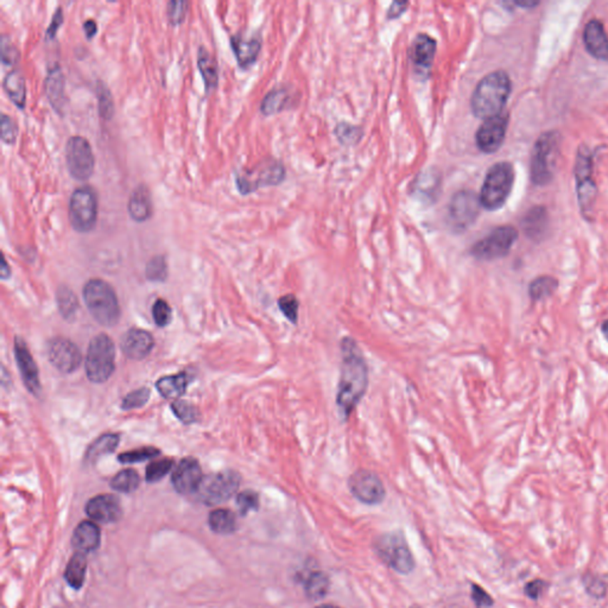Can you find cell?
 Returning <instances> with one entry per match:
<instances>
[{"label": "cell", "mask_w": 608, "mask_h": 608, "mask_svg": "<svg viewBox=\"0 0 608 608\" xmlns=\"http://www.w3.org/2000/svg\"><path fill=\"white\" fill-rule=\"evenodd\" d=\"M1 60L7 66H14L19 60V51L6 37L1 39Z\"/></svg>", "instance_id": "52"}, {"label": "cell", "mask_w": 608, "mask_h": 608, "mask_svg": "<svg viewBox=\"0 0 608 608\" xmlns=\"http://www.w3.org/2000/svg\"><path fill=\"white\" fill-rule=\"evenodd\" d=\"M9 276H10V270H9V266H7L6 260L4 259L3 268H1V277H3V278H6V277Z\"/></svg>", "instance_id": "59"}, {"label": "cell", "mask_w": 608, "mask_h": 608, "mask_svg": "<svg viewBox=\"0 0 608 608\" xmlns=\"http://www.w3.org/2000/svg\"><path fill=\"white\" fill-rule=\"evenodd\" d=\"M118 445H119V435L117 434H105L100 436L99 439L94 441L92 446L87 450L85 455L86 461L94 462L96 459H99L100 456L107 455L114 452Z\"/></svg>", "instance_id": "33"}, {"label": "cell", "mask_w": 608, "mask_h": 608, "mask_svg": "<svg viewBox=\"0 0 608 608\" xmlns=\"http://www.w3.org/2000/svg\"><path fill=\"white\" fill-rule=\"evenodd\" d=\"M168 276V265L163 255H156L146 265V277L152 282H163Z\"/></svg>", "instance_id": "42"}, {"label": "cell", "mask_w": 608, "mask_h": 608, "mask_svg": "<svg viewBox=\"0 0 608 608\" xmlns=\"http://www.w3.org/2000/svg\"><path fill=\"white\" fill-rule=\"evenodd\" d=\"M141 484L139 474L133 470H124L119 472L111 481V486L118 492L130 493L138 488Z\"/></svg>", "instance_id": "36"}, {"label": "cell", "mask_w": 608, "mask_h": 608, "mask_svg": "<svg viewBox=\"0 0 608 608\" xmlns=\"http://www.w3.org/2000/svg\"><path fill=\"white\" fill-rule=\"evenodd\" d=\"M518 6L523 7H534L538 5V1H532V0H523V1H516Z\"/></svg>", "instance_id": "58"}, {"label": "cell", "mask_w": 608, "mask_h": 608, "mask_svg": "<svg viewBox=\"0 0 608 608\" xmlns=\"http://www.w3.org/2000/svg\"><path fill=\"white\" fill-rule=\"evenodd\" d=\"M375 547L379 557L393 570L409 574L414 569V557L405 538L400 532L382 534L375 541Z\"/></svg>", "instance_id": "7"}, {"label": "cell", "mask_w": 608, "mask_h": 608, "mask_svg": "<svg viewBox=\"0 0 608 608\" xmlns=\"http://www.w3.org/2000/svg\"><path fill=\"white\" fill-rule=\"evenodd\" d=\"M288 100H289V94L285 89H275L264 98L260 110L265 116L277 113L283 110Z\"/></svg>", "instance_id": "37"}, {"label": "cell", "mask_w": 608, "mask_h": 608, "mask_svg": "<svg viewBox=\"0 0 608 608\" xmlns=\"http://www.w3.org/2000/svg\"><path fill=\"white\" fill-rule=\"evenodd\" d=\"M318 608H339V607H335V606H333V605H321V606H318Z\"/></svg>", "instance_id": "61"}, {"label": "cell", "mask_w": 608, "mask_h": 608, "mask_svg": "<svg viewBox=\"0 0 608 608\" xmlns=\"http://www.w3.org/2000/svg\"><path fill=\"white\" fill-rule=\"evenodd\" d=\"M62 23H64V14H62V9L59 7L55 14H54L51 23H50L49 26L46 29V39H55V36H56L57 31H59V29H60Z\"/></svg>", "instance_id": "55"}, {"label": "cell", "mask_w": 608, "mask_h": 608, "mask_svg": "<svg viewBox=\"0 0 608 608\" xmlns=\"http://www.w3.org/2000/svg\"><path fill=\"white\" fill-rule=\"evenodd\" d=\"M173 466V460L162 459L153 461L146 467V479L148 482H157L169 473Z\"/></svg>", "instance_id": "40"}, {"label": "cell", "mask_w": 608, "mask_h": 608, "mask_svg": "<svg viewBox=\"0 0 608 608\" xmlns=\"http://www.w3.org/2000/svg\"><path fill=\"white\" fill-rule=\"evenodd\" d=\"M4 91L9 99L18 107L24 108L26 103V85L25 78L18 71H12L4 78Z\"/></svg>", "instance_id": "27"}, {"label": "cell", "mask_w": 608, "mask_h": 608, "mask_svg": "<svg viewBox=\"0 0 608 608\" xmlns=\"http://www.w3.org/2000/svg\"><path fill=\"white\" fill-rule=\"evenodd\" d=\"M209 527L216 534H232L237 529V520L230 510H216L209 516Z\"/></svg>", "instance_id": "34"}, {"label": "cell", "mask_w": 608, "mask_h": 608, "mask_svg": "<svg viewBox=\"0 0 608 608\" xmlns=\"http://www.w3.org/2000/svg\"><path fill=\"white\" fill-rule=\"evenodd\" d=\"M198 71L201 73L202 78L205 82L206 89L216 88L219 82V73H218V64L214 57L202 46L198 50Z\"/></svg>", "instance_id": "30"}, {"label": "cell", "mask_w": 608, "mask_h": 608, "mask_svg": "<svg viewBox=\"0 0 608 608\" xmlns=\"http://www.w3.org/2000/svg\"><path fill=\"white\" fill-rule=\"evenodd\" d=\"M409 4L407 3H400V1H395L391 5V7L389 9V12H387V18L389 19H392V18L400 17V14L405 12L407 10V7Z\"/></svg>", "instance_id": "56"}, {"label": "cell", "mask_w": 608, "mask_h": 608, "mask_svg": "<svg viewBox=\"0 0 608 608\" xmlns=\"http://www.w3.org/2000/svg\"><path fill=\"white\" fill-rule=\"evenodd\" d=\"M187 1H169L166 14L170 23L173 25L181 24L187 14Z\"/></svg>", "instance_id": "49"}, {"label": "cell", "mask_w": 608, "mask_h": 608, "mask_svg": "<svg viewBox=\"0 0 608 608\" xmlns=\"http://www.w3.org/2000/svg\"><path fill=\"white\" fill-rule=\"evenodd\" d=\"M305 594L311 600H318L328 593L329 580L325 574L321 572L311 573L305 580Z\"/></svg>", "instance_id": "35"}, {"label": "cell", "mask_w": 608, "mask_h": 608, "mask_svg": "<svg viewBox=\"0 0 608 608\" xmlns=\"http://www.w3.org/2000/svg\"><path fill=\"white\" fill-rule=\"evenodd\" d=\"M591 152L581 148L577 153V166H575V176H577V196L581 212L586 218H592L594 211L595 198H597V186L592 176Z\"/></svg>", "instance_id": "12"}, {"label": "cell", "mask_w": 608, "mask_h": 608, "mask_svg": "<svg viewBox=\"0 0 608 608\" xmlns=\"http://www.w3.org/2000/svg\"><path fill=\"white\" fill-rule=\"evenodd\" d=\"M86 512L99 523H114L121 520L123 510L117 497L101 495L89 500L86 506Z\"/></svg>", "instance_id": "19"}, {"label": "cell", "mask_w": 608, "mask_h": 608, "mask_svg": "<svg viewBox=\"0 0 608 608\" xmlns=\"http://www.w3.org/2000/svg\"><path fill=\"white\" fill-rule=\"evenodd\" d=\"M202 472L198 460L186 457L182 460L173 473V485L181 495H189L198 491L201 484Z\"/></svg>", "instance_id": "17"}, {"label": "cell", "mask_w": 608, "mask_h": 608, "mask_svg": "<svg viewBox=\"0 0 608 608\" xmlns=\"http://www.w3.org/2000/svg\"><path fill=\"white\" fill-rule=\"evenodd\" d=\"M517 239L518 232L515 227H497L472 246L470 255L481 262H492L504 258L509 255Z\"/></svg>", "instance_id": "8"}, {"label": "cell", "mask_w": 608, "mask_h": 608, "mask_svg": "<svg viewBox=\"0 0 608 608\" xmlns=\"http://www.w3.org/2000/svg\"><path fill=\"white\" fill-rule=\"evenodd\" d=\"M559 288V280L552 276H539L534 278L529 285V296L531 301H543L555 294Z\"/></svg>", "instance_id": "31"}, {"label": "cell", "mask_w": 608, "mask_h": 608, "mask_svg": "<svg viewBox=\"0 0 608 608\" xmlns=\"http://www.w3.org/2000/svg\"><path fill=\"white\" fill-rule=\"evenodd\" d=\"M339 382L336 390V407L343 421H348L364 398L368 387V366L357 341L343 336L340 341Z\"/></svg>", "instance_id": "1"}, {"label": "cell", "mask_w": 608, "mask_h": 608, "mask_svg": "<svg viewBox=\"0 0 608 608\" xmlns=\"http://www.w3.org/2000/svg\"><path fill=\"white\" fill-rule=\"evenodd\" d=\"M480 198L472 191H459L450 201V216L452 225L457 230H466L477 219L480 209Z\"/></svg>", "instance_id": "14"}, {"label": "cell", "mask_w": 608, "mask_h": 608, "mask_svg": "<svg viewBox=\"0 0 608 608\" xmlns=\"http://www.w3.org/2000/svg\"><path fill=\"white\" fill-rule=\"evenodd\" d=\"M278 307L282 314L285 316L288 321L296 325L298 321V309H300V301L294 294H287L278 300Z\"/></svg>", "instance_id": "41"}, {"label": "cell", "mask_w": 608, "mask_h": 608, "mask_svg": "<svg viewBox=\"0 0 608 608\" xmlns=\"http://www.w3.org/2000/svg\"><path fill=\"white\" fill-rule=\"evenodd\" d=\"M158 454L159 450H156L153 447H144V448L130 450V452H126V453L121 454V455L118 456V459L123 463L141 462V461H144V460L152 459V457H155Z\"/></svg>", "instance_id": "43"}, {"label": "cell", "mask_w": 608, "mask_h": 608, "mask_svg": "<svg viewBox=\"0 0 608 608\" xmlns=\"http://www.w3.org/2000/svg\"><path fill=\"white\" fill-rule=\"evenodd\" d=\"M83 298L89 313L100 325L106 327L117 325L121 318V307L110 284L101 280H89L83 288Z\"/></svg>", "instance_id": "3"}, {"label": "cell", "mask_w": 608, "mask_h": 608, "mask_svg": "<svg viewBox=\"0 0 608 608\" xmlns=\"http://www.w3.org/2000/svg\"><path fill=\"white\" fill-rule=\"evenodd\" d=\"M121 347L126 357L141 360L148 357L151 352L153 338L142 329H131L123 336Z\"/></svg>", "instance_id": "20"}, {"label": "cell", "mask_w": 608, "mask_h": 608, "mask_svg": "<svg viewBox=\"0 0 608 608\" xmlns=\"http://www.w3.org/2000/svg\"><path fill=\"white\" fill-rule=\"evenodd\" d=\"M559 142L557 132H545L534 144L531 159V177L534 183L544 186L552 181L559 153Z\"/></svg>", "instance_id": "6"}, {"label": "cell", "mask_w": 608, "mask_h": 608, "mask_svg": "<svg viewBox=\"0 0 608 608\" xmlns=\"http://www.w3.org/2000/svg\"><path fill=\"white\" fill-rule=\"evenodd\" d=\"M152 315H153L157 325L166 327L171 321L173 311H171L169 304L166 303L164 300H157L152 307Z\"/></svg>", "instance_id": "48"}, {"label": "cell", "mask_w": 608, "mask_h": 608, "mask_svg": "<svg viewBox=\"0 0 608 608\" xmlns=\"http://www.w3.org/2000/svg\"><path fill=\"white\" fill-rule=\"evenodd\" d=\"M188 375L186 373H180L176 375H168L163 377L157 382V390L166 400H176L182 396L187 390Z\"/></svg>", "instance_id": "28"}, {"label": "cell", "mask_w": 608, "mask_h": 608, "mask_svg": "<svg viewBox=\"0 0 608 608\" xmlns=\"http://www.w3.org/2000/svg\"><path fill=\"white\" fill-rule=\"evenodd\" d=\"M348 488L354 498L368 505H378L385 499L382 481L372 470H355L348 479Z\"/></svg>", "instance_id": "13"}, {"label": "cell", "mask_w": 608, "mask_h": 608, "mask_svg": "<svg viewBox=\"0 0 608 608\" xmlns=\"http://www.w3.org/2000/svg\"><path fill=\"white\" fill-rule=\"evenodd\" d=\"M100 537V529L96 524L82 522L73 534V547L81 554L93 552L99 547Z\"/></svg>", "instance_id": "24"}, {"label": "cell", "mask_w": 608, "mask_h": 608, "mask_svg": "<svg viewBox=\"0 0 608 608\" xmlns=\"http://www.w3.org/2000/svg\"><path fill=\"white\" fill-rule=\"evenodd\" d=\"M232 48L240 67H248L258 57L259 51H260V41L257 39H245L241 37H233Z\"/></svg>", "instance_id": "26"}, {"label": "cell", "mask_w": 608, "mask_h": 608, "mask_svg": "<svg viewBox=\"0 0 608 608\" xmlns=\"http://www.w3.org/2000/svg\"><path fill=\"white\" fill-rule=\"evenodd\" d=\"M582 580H584V586L586 588V592L591 597L597 599L605 597L606 593H607V587H606V584L604 581L600 580L599 577H594V575H592V574L584 575Z\"/></svg>", "instance_id": "47"}, {"label": "cell", "mask_w": 608, "mask_h": 608, "mask_svg": "<svg viewBox=\"0 0 608 608\" xmlns=\"http://www.w3.org/2000/svg\"><path fill=\"white\" fill-rule=\"evenodd\" d=\"M436 54V41L432 36L420 34L412 42L410 50L411 61L415 67L421 71L430 69Z\"/></svg>", "instance_id": "22"}, {"label": "cell", "mask_w": 608, "mask_h": 608, "mask_svg": "<svg viewBox=\"0 0 608 608\" xmlns=\"http://www.w3.org/2000/svg\"><path fill=\"white\" fill-rule=\"evenodd\" d=\"M96 96H98V103H99V113L101 118L110 121L113 117L114 103L110 89L106 85L99 83L96 86Z\"/></svg>", "instance_id": "39"}, {"label": "cell", "mask_w": 608, "mask_h": 608, "mask_svg": "<svg viewBox=\"0 0 608 608\" xmlns=\"http://www.w3.org/2000/svg\"><path fill=\"white\" fill-rule=\"evenodd\" d=\"M171 407L177 417L186 425H191L193 422L198 421V410L188 402L177 400L171 405Z\"/></svg>", "instance_id": "45"}, {"label": "cell", "mask_w": 608, "mask_h": 608, "mask_svg": "<svg viewBox=\"0 0 608 608\" xmlns=\"http://www.w3.org/2000/svg\"><path fill=\"white\" fill-rule=\"evenodd\" d=\"M524 230L531 239L543 237L548 227V214L543 207H534L524 218Z\"/></svg>", "instance_id": "29"}, {"label": "cell", "mask_w": 608, "mask_h": 608, "mask_svg": "<svg viewBox=\"0 0 608 608\" xmlns=\"http://www.w3.org/2000/svg\"><path fill=\"white\" fill-rule=\"evenodd\" d=\"M57 303L60 308L61 314L66 320L73 318L78 311V298L67 288H62L57 291Z\"/></svg>", "instance_id": "38"}, {"label": "cell", "mask_w": 608, "mask_h": 608, "mask_svg": "<svg viewBox=\"0 0 608 608\" xmlns=\"http://www.w3.org/2000/svg\"><path fill=\"white\" fill-rule=\"evenodd\" d=\"M48 358L50 363L64 373H71L81 364V352L71 340L56 338L49 343Z\"/></svg>", "instance_id": "16"}, {"label": "cell", "mask_w": 608, "mask_h": 608, "mask_svg": "<svg viewBox=\"0 0 608 608\" xmlns=\"http://www.w3.org/2000/svg\"><path fill=\"white\" fill-rule=\"evenodd\" d=\"M128 214L132 220L143 223L152 216V201L150 191L146 186H139L132 191L128 206Z\"/></svg>", "instance_id": "25"}, {"label": "cell", "mask_w": 608, "mask_h": 608, "mask_svg": "<svg viewBox=\"0 0 608 608\" xmlns=\"http://www.w3.org/2000/svg\"><path fill=\"white\" fill-rule=\"evenodd\" d=\"M239 486L240 475L234 470H223L203 477L196 493L200 500L207 505H216L235 495Z\"/></svg>", "instance_id": "10"}, {"label": "cell", "mask_w": 608, "mask_h": 608, "mask_svg": "<svg viewBox=\"0 0 608 608\" xmlns=\"http://www.w3.org/2000/svg\"><path fill=\"white\" fill-rule=\"evenodd\" d=\"M509 117L506 114H499L484 121V124L477 128L475 139L477 146L485 153H493L502 146L505 141Z\"/></svg>", "instance_id": "15"}, {"label": "cell", "mask_w": 608, "mask_h": 608, "mask_svg": "<svg viewBox=\"0 0 608 608\" xmlns=\"http://www.w3.org/2000/svg\"><path fill=\"white\" fill-rule=\"evenodd\" d=\"M584 41L592 56L608 61V37L602 21L597 19L588 21L584 28Z\"/></svg>", "instance_id": "21"}, {"label": "cell", "mask_w": 608, "mask_h": 608, "mask_svg": "<svg viewBox=\"0 0 608 608\" xmlns=\"http://www.w3.org/2000/svg\"><path fill=\"white\" fill-rule=\"evenodd\" d=\"M602 335L605 336V339L608 341V320L602 322Z\"/></svg>", "instance_id": "60"}, {"label": "cell", "mask_w": 608, "mask_h": 608, "mask_svg": "<svg viewBox=\"0 0 608 608\" xmlns=\"http://www.w3.org/2000/svg\"><path fill=\"white\" fill-rule=\"evenodd\" d=\"M472 599L477 608H492L495 605L491 595L475 584H472Z\"/></svg>", "instance_id": "53"}, {"label": "cell", "mask_w": 608, "mask_h": 608, "mask_svg": "<svg viewBox=\"0 0 608 608\" xmlns=\"http://www.w3.org/2000/svg\"><path fill=\"white\" fill-rule=\"evenodd\" d=\"M46 93V98L49 100L54 110L56 111L57 113H62L64 103H66V96H64V76L59 64H55L48 69Z\"/></svg>", "instance_id": "23"}, {"label": "cell", "mask_w": 608, "mask_h": 608, "mask_svg": "<svg viewBox=\"0 0 608 608\" xmlns=\"http://www.w3.org/2000/svg\"><path fill=\"white\" fill-rule=\"evenodd\" d=\"M411 608H421V607H411Z\"/></svg>", "instance_id": "62"}, {"label": "cell", "mask_w": 608, "mask_h": 608, "mask_svg": "<svg viewBox=\"0 0 608 608\" xmlns=\"http://www.w3.org/2000/svg\"><path fill=\"white\" fill-rule=\"evenodd\" d=\"M83 30H85L86 36H87V39H92L93 36L96 34V23L92 19H89V21H86L85 24H83Z\"/></svg>", "instance_id": "57"}, {"label": "cell", "mask_w": 608, "mask_h": 608, "mask_svg": "<svg viewBox=\"0 0 608 608\" xmlns=\"http://www.w3.org/2000/svg\"><path fill=\"white\" fill-rule=\"evenodd\" d=\"M237 505L241 515L255 511L259 507L258 495L253 491L241 492L237 497Z\"/></svg>", "instance_id": "46"}, {"label": "cell", "mask_w": 608, "mask_h": 608, "mask_svg": "<svg viewBox=\"0 0 608 608\" xmlns=\"http://www.w3.org/2000/svg\"><path fill=\"white\" fill-rule=\"evenodd\" d=\"M116 348L113 341L106 334L93 338L86 355V373L93 382H106L114 371Z\"/></svg>", "instance_id": "5"}, {"label": "cell", "mask_w": 608, "mask_h": 608, "mask_svg": "<svg viewBox=\"0 0 608 608\" xmlns=\"http://www.w3.org/2000/svg\"><path fill=\"white\" fill-rule=\"evenodd\" d=\"M66 164L71 176L76 181H87L94 173L96 158L92 146L81 136L69 138L66 146Z\"/></svg>", "instance_id": "11"}, {"label": "cell", "mask_w": 608, "mask_h": 608, "mask_svg": "<svg viewBox=\"0 0 608 608\" xmlns=\"http://www.w3.org/2000/svg\"><path fill=\"white\" fill-rule=\"evenodd\" d=\"M549 584L547 581L542 579H536V580L530 581L527 586L524 587V593L527 598L537 602L538 599L541 598L543 593L548 589Z\"/></svg>", "instance_id": "54"}, {"label": "cell", "mask_w": 608, "mask_h": 608, "mask_svg": "<svg viewBox=\"0 0 608 608\" xmlns=\"http://www.w3.org/2000/svg\"><path fill=\"white\" fill-rule=\"evenodd\" d=\"M511 80L504 71H493L486 75L474 89L470 99V107L474 116L481 119H490L502 114L510 94Z\"/></svg>", "instance_id": "2"}, {"label": "cell", "mask_w": 608, "mask_h": 608, "mask_svg": "<svg viewBox=\"0 0 608 608\" xmlns=\"http://www.w3.org/2000/svg\"><path fill=\"white\" fill-rule=\"evenodd\" d=\"M0 130H1V141L6 144H14L17 139L18 128L16 123L6 114L1 116L0 121Z\"/></svg>", "instance_id": "50"}, {"label": "cell", "mask_w": 608, "mask_h": 608, "mask_svg": "<svg viewBox=\"0 0 608 608\" xmlns=\"http://www.w3.org/2000/svg\"><path fill=\"white\" fill-rule=\"evenodd\" d=\"M14 355L17 360L18 368L21 371V379L26 389L34 395L39 396L41 393V382H39V370L31 353L29 352L23 340L17 338L14 343Z\"/></svg>", "instance_id": "18"}, {"label": "cell", "mask_w": 608, "mask_h": 608, "mask_svg": "<svg viewBox=\"0 0 608 608\" xmlns=\"http://www.w3.org/2000/svg\"><path fill=\"white\" fill-rule=\"evenodd\" d=\"M336 136L339 137L341 142L345 143V144H350V143H355L359 141L361 137V131L357 126L343 123L336 128Z\"/></svg>", "instance_id": "51"}, {"label": "cell", "mask_w": 608, "mask_h": 608, "mask_svg": "<svg viewBox=\"0 0 608 608\" xmlns=\"http://www.w3.org/2000/svg\"><path fill=\"white\" fill-rule=\"evenodd\" d=\"M150 390L148 387H142V389L135 390L132 392L128 393V396L123 400V405L121 407L124 410H132L137 409L144 405L149 400Z\"/></svg>", "instance_id": "44"}, {"label": "cell", "mask_w": 608, "mask_h": 608, "mask_svg": "<svg viewBox=\"0 0 608 608\" xmlns=\"http://www.w3.org/2000/svg\"><path fill=\"white\" fill-rule=\"evenodd\" d=\"M515 183V170L511 163H497L488 170L481 188L480 203L488 211L502 208Z\"/></svg>", "instance_id": "4"}, {"label": "cell", "mask_w": 608, "mask_h": 608, "mask_svg": "<svg viewBox=\"0 0 608 608\" xmlns=\"http://www.w3.org/2000/svg\"><path fill=\"white\" fill-rule=\"evenodd\" d=\"M86 569H87V561H86L85 555L81 552L75 554L68 563L66 574H64L66 581L69 586L75 589L81 588L85 582Z\"/></svg>", "instance_id": "32"}, {"label": "cell", "mask_w": 608, "mask_h": 608, "mask_svg": "<svg viewBox=\"0 0 608 608\" xmlns=\"http://www.w3.org/2000/svg\"><path fill=\"white\" fill-rule=\"evenodd\" d=\"M69 220L80 233H87L96 226L98 219V198L92 187L75 189L69 200Z\"/></svg>", "instance_id": "9"}]
</instances>
